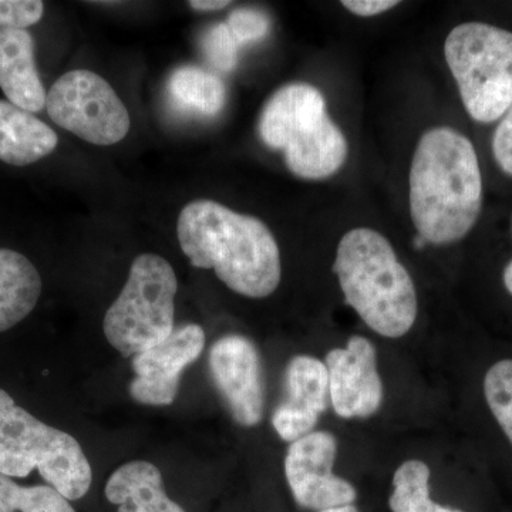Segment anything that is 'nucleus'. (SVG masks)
Listing matches in <instances>:
<instances>
[{"label":"nucleus","instance_id":"2","mask_svg":"<svg viewBox=\"0 0 512 512\" xmlns=\"http://www.w3.org/2000/svg\"><path fill=\"white\" fill-rule=\"evenodd\" d=\"M177 235L192 266L214 269L222 284L239 295L266 298L281 284V252L258 218L220 202L192 201L180 212Z\"/></svg>","mask_w":512,"mask_h":512},{"label":"nucleus","instance_id":"17","mask_svg":"<svg viewBox=\"0 0 512 512\" xmlns=\"http://www.w3.org/2000/svg\"><path fill=\"white\" fill-rule=\"evenodd\" d=\"M42 286L39 272L25 255L0 248V333L28 318Z\"/></svg>","mask_w":512,"mask_h":512},{"label":"nucleus","instance_id":"20","mask_svg":"<svg viewBox=\"0 0 512 512\" xmlns=\"http://www.w3.org/2000/svg\"><path fill=\"white\" fill-rule=\"evenodd\" d=\"M0 512H76L50 485L22 487L0 474Z\"/></svg>","mask_w":512,"mask_h":512},{"label":"nucleus","instance_id":"18","mask_svg":"<svg viewBox=\"0 0 512 512\" xmlns=\"http://www.w3.org/2000/svg\"><path fill=\"white\" fill-rule=\"evenodd\" d=\"M168 94L184 113L214 117L227 104V87L220 76L197 66H183L168 79Z\"/></svg>","mask_w":512,"mask_h":512},{"label":"nucleus","instance_id":"15","mask_svg":"<svg viewBox=\"0 0 512 512\" xmlns=\"http://www.w3.org/2000/svg\"><path fill=\"white\" fill-rule=\"evenodd\" d=\"M59 137L33 113L0 100V161L15 167L37 163L52 154Z\"/></svg>","mask_w":512,"mask_h":512},{"label":"nucleus","instance_id":"22","mask_svg":"<svg viewBox=\"0 0 512 512\" xmlns=\"http://www.w3.org/2000/svg\"><path fill=\"white\" fill-rule=\"evenodd\" d=\"M239 45L227 23L212 26L202 37V50L208 62L220 72H232L238 64Z\"/></svg>","mask_w":512,"mask_h":512},{"label":"nucleus","instance_id":"29","mask_svg":"<svg viewBox=\"0 0 512 512\" xmlns=\"http://www.w3.org/2000/svg\"><path fill=\"white\" fill-rule=\"evenodd\" d=\"M318 512H359L355 505H343V507L329 508V510H323Z\"/></svg>","mask_w":512,"mask_h":512},{"label":"nucleus","instance_id":"13","mask_svg":"<svg viewBox=\"0 0 512 512\" xmlns=\"http://www.w3.org/2000/svg\"><path fill=\"white\" fill-rule=\"evenodd\" d=\"M286 399L276 407L272 426L284 441L308 436L328 409L329 377L325 362L308 355L293 357L285 370Z\"/></svg>","mask_w":512,"mask_h":512},{"label":"nucleus","instance_id":"19","mask_svg":"<svg viewBox=\"0 0 512 512\" xmlns=\"http://www.w3.org/2000/svg\"><path fill=\"white\" fill-rule=\"evenodd\" d=\"M392 512H464L430 498V468L424 461H404L393 477Z\"/></svg>","mask_w":512,"mask_h":512},{"label":"nucleus","instance_id":"23","mask_svg":"<svg viewBox=\"0 0 512 512\" xmlns=\"http://www.w3.org/2000/svg\"><path fill=\"white\" fill-rule=\"evenodd\" d=\"M227 26L239 46L265 39L271 30V20L259 10L242 8L229 15Z\"/></svg>","mask_w":512,"mask_h":512},{"label":"nucleus","instance_id":"4","mask_svg":"<svg viewBox=\"0 0 512 512\" xmlns=\"http://www.w3.org/2000/svg\"><path fill=\"white\" fill-rule=\"evenodd\" d=\"M258 131L265 146L284 151L286 167L303 180L332 177L348 158L345 134L330 119L323 94L309 83L276 90L262 109Z\"/></svg>","mask_w":512,"mask_h":512},{"label":"nucleus","instance_id":"11","mask_svg":"<svg viewBox=\"0 0 512 512\" xmlns=\"http://www.w3.org/2000/svg\"><path fill=\"white\" fill-rule=\"evenodd\" d=\"M205 346V332L190 323L163 342L133 357L134 379L130 394L147 406H170L180 389L185 367L197 362Z\"/></svg>","mask_w":512,"mask_h":512},{"label":"nucleus","instance_id":"28","mask_svg":"<svg viewBox=\"0 0 512 512\" xmlns=\"http://www.w3.org/2000/svg\"><path fill=\"white\" fill-rule=\"evenodd\" d=\"M504 285L507 291L512 295V261L504 269Z\"/></svg>","mask_w":512,"mask_h":512},{"label":"nucleus","instance_id":"21","mask_svg":"<svg viewBox=\"0 0 512 512\" xmlns=\"http://www.w3.org/2000/svg\"><path fill=\"white\" fill-rule=\"evenodd\" d=\"M484 396L512 444V359L500 360L488 369L484 377Z\"/></svg>","mask_w":512,"mask_h":512},{"label":"nucleus","instance_id":"10","mask_svg":"<svg viewBox=\"0 0 512 512\" xmlns=\"http://www.w3.org/2000/svg\"><path fill=\"white\" fill-rule=\"evenodd\" d=\"M210 372L218 393L238 424L254 427L264 416L265 386L261 356L251 340L227 335L212 345Z\"/></svg>","mask_w":512,"mask_h":512},{"label":"nucleus","instance_id":"16","mask_svg":"<svg viewBox=\"0 0 512 512\" xmlns=\"http://www.w3.org/2000/svg\"><path fill=\"white\" fill-rule=\"evenodd\" d=\"M117 512H185L165 493L163 476L148 461H130L111 474L104 488Z\"/></svg>","mask_w":512,"mask_h":512},{"label":"nucleus","instance_id":"24","mask_svg":"<svg viewBox=\"0 0 512 512\" xmlns=\"http://www.w3.org/2000/svg\"><path fill=\"white\" fill-rule=\"evenodd\" d=\"M40 0H0V29L26 30L43 18Z\"/></svg>","mask_w":512,"mask_h":512},{"label":"nucleus","instance_id":"26","mask_svg":"<svg viewBox=\"0 0 512 512\" xmlns=\"http://www.w3.org/2000/svg\"><path fill=\"white\" fill-rule=\"evenodd\" d=\"M397 0H343L342 6L360 18H372L396 8Z\"/></svg>","mask_w":512,"mask_h":512},{"label":"nucleus","instance_id":"1","mask_svg":"<svg viewBox=\"0 0 512 512\" xmlns=\"http://www.w3.org/2000/svg\"><path fill=\"white\" fill-rule=\"evenodd\" d=\"M409 187L419 237L434 245L466 237L483 207V177L473 143L454 128L426 131L414 151Z\"/></svg>","mask_w":512,"mask_h":512},{"label":"nucleus","instance_id":"8","mask_svg":"<svg viewBox=\"0 0 512 512\" xmlns=\"http://www.w3.org/2000/svg\"><path fill=\"white\" fill-rule=\"evenodd\" d=\"M46 110L57 126L96 146L120 143L130 131L127 107L109 82L90 70H73L47 93Z\"/></svg>","mask_w":512,"mask_h":512},{"label":"nucleus","instance_id":"5","mask_svg":"<svg viewBox=\"0 0 512 512\" xmlns=\"http://www.w3.org/2000/svg\"><path fill=\"white\" fill-rule=\"evenodd\" d=\"M33 470L69 501L92 487V466L79 441L36 419L0 389V474L25 478Z\"/></svg>","mask_w":512,"mask_h":512},{"label":"nucleus","instance_id":"9","mask_svg":"<svg viewBox=\"0 0 512 512\" xmlns=\"http://www.w3.org/2000/svg\"><path fill=\"white\" fill-rule=\"evenodd\" d=\"M336 454L338 441L328 431H312L289 446L285 477L301 507L318 512L355 503V487L333 473Z\"/></svg>","mask_w":512,"mask_h":512},{"label":"nucleus","instance_id":"3","mask_svg":"<svg viewBox=\"0 0 512 512\" xmlns=\"http://www.w3.org/2000/svg\"><path fill=\"white\" fill-rule=\"evenodd\" d=\"M332 269L346 303L373 332L397 339L412 330L419 312L416 286L380 232L355 228L343 235Z\"/></svg>","mask_w":512,"mask_h":512},{"label":"nucleus","instance_id":"6","mask_svg":"<svg viewBox=\"0 0 512 512\" xmlns=\"http://www.w3.org/2000/svg\"><path fill=\"white\" fill-rule=\"evenodd\" d=\"M444 56L467 113L478 123L500 120L512 106V33L470 22L456 26Z\"/></svg>","mask_w":512,"mask_h":512},{"label":"nucleus","instance_id":"30","mask_svg":"<svg viewBox=\"0 0 512 512\" xmlns=\"http://www.w3.org/2000/svg\"><path fill=\"white\" fill-rule=\"evenodd\" d=\"M414 244H416V248L420 249L426 247L427 242L424 241L423 238L419 237V235H417L416 239H414Z\"/></svg>","mask_w":512,"mask_h":512},{"label":"nucleus","instance_id":"14","mask_svg":"<svg viewBox=\"0 0 512 512\" xmlns=\"http://www.w3.org/2000/svg\"><path fill=\"white\" fill-rule=\"evenodd\" d=\"M0 89L10 103L37 113L47 93L37 72L35 39L28 30L0 29Z\"/></svg>","mask_w":512,"mask_h":512},{"label":"nucleus","instance_id":"7","mask_svg":"<svg viewBox=\"0 0 512 512\" xmlns=\"http://www.w3.org/2000/svg\"><path fill=\"white\" fill-rule=\"evenodd\" d=\"M178 281L163 256L143 254L133 261L126 285L103 319V332L121 356L158 345L174 332Z\"/></svg>","mask_w":512,"mask_h":512},{"label":"nucleus","instance_id":"25","mask_svg":"<svg viewBox=\"0 0 512 512\" xmlns=\"http://www.w3.org/2000/svg\"><path fill=\"white\" fill-rule=\"evenodd\" d=\"M495 161L505 174L512 175V106L501 117L493 136Z\"/></svg>","mask_w":512,"mask_h":512},{"label":"nucleus","instance_id":"27","mask_svg":"<svg viewBox=\"0 0 512 512\" xmlns=\"http://www.w3.org/2000/svg\"><path fill=\"white\" fill-rule=\"evenodd\" d=\"M231 5L228 0H191L190 6L194 10L200 12H215V10H222Z\"/></svg>","mask_w":512,"mask_h":512},{"label":"nucleus","instance_id":"12","mask_svg":"<svg viewBox=\"0 0 512 512\" xmlns=\"http://www.w3.org/2000/svg\"><path fill=\"white\" fill-rule=\"evenodd\" d=\"M329 399L342 419H369L383 402V383L377 370L375 346L352 336L346 348L330 350L325 359Z\"/></svg>","mask_w":512,"mask_h":512}]
</instances>
